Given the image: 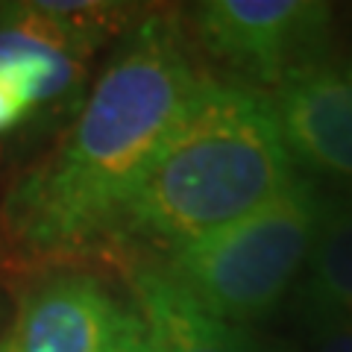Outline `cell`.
I'll return each mask as SVG.
<instances>
[{"label": "cell", "instance_id": "obj_1", "mask_svg": "<svg viewBox=\"0 0 352 352\" xmlns=\"http://www.w3.org/2000/svg\"><path fill=\"white\" fill-rule=\"evenodd\" d=\"M200 80L176 18L141 15L74 126L6 194L0 229L9 244L41 261L115 244L132 188Z\"/></svg>", "mask_w": 352, "mask_h": 352}, {"label": "cell", "instance_id": "obj_2", "mask_svg": "<svg viewBox=\"0 0 352 352\" xmlns=\"http://www.w3.org/2000/svg\"><path fill=\"white\" fill-rule=\"evenodd\" d=\"M294 182L276 115L261 91L203 76L135 182L124 238L176 250L247 217Z\"/></svg>", "mask_w": 352, "mask_h": 352}, {"label": "cell", "instance_id": "obj_3", "mask_svg": "<svg viewBox=\"0 0 352 352\" xmlns=\"http://www.w3.org/2000/svg\"><path fill=\"white\" fill-rule=\"evenodd\" d=\"M323 206L311 179H294L270 203L170 250L159 264L212 314L238 326L264 320L300 285Z\"/></svg>", "mask_w": 352, "mask_h": 352}, {"label": "cell", "instance_id": "obj_4", "mask_svg": "<svg viewBox=\"0 0 352 352\" xmlns=\"http://www.w3.org/2000/svg\"><path fill=\"white\" fill-rule=\"evenodd\" d=\"M191 18L208 56L261 85L332 53L335 12L320 0H206Z\"/></svg>", "mask_w": 352, "mask_h": 352}, {"label": "cell", "instance_id": "obj_5", "mask_svg": "<svg viewBox=\"0 0 352 352\" xmlns=\"http://www.w3.org/2000/svg\"><path fill=\"white\" fill-rule=\"evenodd\" d=\"M285 150L317 176L352 188V53H326L273 88Z\"/></svg>", "mask_w": 352, "mask_h": 352}, {"label": "cell", "instance_id": "obj_6", "mask_svg": "<svg viewBox=\"0 0 352 352\" xmlns=\"http://www.w3.org/2000/svg\"><path fill=\"white\" fill-rule=\"evenodd\" d=\"M118 302L88 273H53L21 294L0 352H106Z\"/></svg>", "mask_w": 352, "mask_h": 352}, {"label": "cell", "instance_id": "obj_7", "mask_svg": "<svg viewBox=\"0 0 352 352\" xmlns=\"http://www.w3.org/2000/svg\"><path fill=\"white\" fill-rule=\"evenodd\" d=\"M135 311L156 352H285L264 344L247 326L212 314L182 288L159 261H135L126 270Z\"/></svg>", "mask_w": 352, "mask_h": 352}, {"label": "cell", "instance_id": "obj_8", "mask_svg": "<svg viewBox=\"0 0 352 352\" xmlns=\"http://www.w3.org/2000/svg\"><path fill=\"white\" fill-rule=\"evenodd\" d=\"M300 323L352 326V188L323 206L311 256L296 285Z\"/></svg>", "mask_w": 352, "mask_h": 352}, {"label": "cell", "instance_id": "obj_9", "mask_svg": "<svg viewBox=\"0 0 352 352\" xmlns=\"http://www.w3.org/2000/svg\"><path fill=\"white\" fill-rule=\"evenodd\" d=\"M106 352H156L153 338H150L147 326H144V320H141V314L135 311V308H120L118 305Z\"/></svg>", "mask_w": 352, "mask_h": 352}, {"label": "cell", "instance_id": "obj_10", "mask_svg": "<svg viewBox=\"0 0 352 352\" xmlns=\"http://www.w3.org/2000/svg\"><path fill=\"white\" fill-rule=\"evenodd\" d=\"M302 340L296 352H352V326L340 323H300Z\"/></svg>", "mask_w": 352, "mask_h": 352}, {"label": "cell", "instance_id": "obj_11", "mask_svg": "<svg viewBox=\"0 0 352 352\" xmlns=\"http://www.w3.org/2000/svg\"><path fill=\"white\" fill-rule=\"evenodd\" d=\"M32 112H36V109L30 106L24 91H21L12 80H6V76L0 74V135L18 129Z\"/></svg>", "mask_w": 352, "mask_h": 352}]
</instances>
